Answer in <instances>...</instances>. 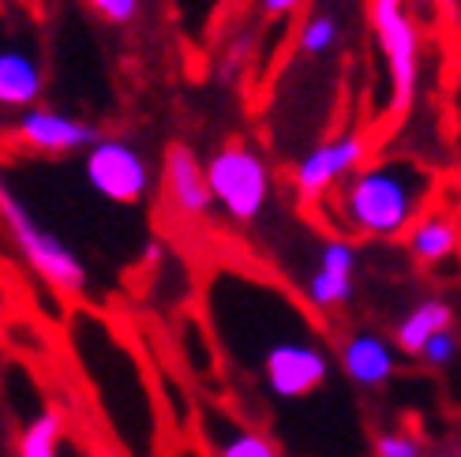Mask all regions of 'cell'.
<instances>
[{
	"instance_id": "cell-1",
	"label": "cell",
	"mask_w": 461,
	"mask_h": 457,
	"mask_svg": "<svg viewBox=\"0 0 461 457\" xmlns=\"http://www.w3.org/2000/svg\"><path fill=\"white\" fill-rule=\"evenodd\" d=\"M435 173L412 157H375L364 162L334 195L338 221L357 237L394 240L428 214Z\"/></svg>"
},
{
	"instance_id": "cell-8",
	"label": "cell",
	"mask_w": 461,
	"mask_h": 457,
	"mask_svg": "<svg viewBox=\"0 0 461 457\" xmlns=\"http://www.w3.org/2000/svg\"><path fill=\"white\" fill-rule=\"evenodd\" d=\"M12 135L19 147H27L34 154H76V150H90L102 139V131L90 121L68 117V112L50 105L23 109L12 124Z\"/></svg>"
},
{
	"instance_id": "cell-12",
	"label": "cell",
	"mask_w": 461,
	"mask_h": 457,
	"mask_svg": "<svg viewBox=\"0 0 461 457\" xmlns=\"http://www.w3.org/2000/svg\"><path fill=\"white\" fill-rule=\"evenodd\" d=\"M338 363L345 379L364 390H375V386L390 382L398 372V345L394 337H386L379 330H353L341 341L338 349Z\"/></svg>"
},
{
	"instance_id": "cell-16",
	"label": "cell",
	"mask_w": 461,
	"mask_h": 457,
	"mask_svg": "<svg viewBox=\"0 0 461 457\" xmlns=\"http://www.w3.org/2000/svg\"><path fill=\"white\" fill-rule=\"evenodd\" d=\"M60 439H64V417L57 408H41L38 417L23 424L15 439V457H60Z\"/></svg>"
},
{
	"instance_id": "cell-19",
	"label": "cell",
	"mask_w": 461,
	"mask_h": 457,
	"mask_svg": "<svg viewBox=\"0 0 461 457\" xmlns=\"http://www.w3.org/2000/svg\"><path fill=\"white\" fill-rule=\"evenodd\" d=\"M375 457H424V446L409 431H383L375 439Z\"/></svg>"
},
{
	"instance_id": "cell-18",
	"label": "cell",
	"mask_w": 461,
	"mask_h": 457,
	"mask_svg": "<svg viewBox=\"0 0 461 457\" xmlns=\"http://www.w3.org/2000/svg\"><path fill=\"white\" fill-rule=\"evenodd\" d=\"M457 353H461L457 334H454V330H443V334H435L428 345H424L420 360L428 363V368H450V363L457 360Z\"/></svg>"
},
{
	"instance_id": "cell-11",
	"label": "cell",
	"mask_w": 461,
	"mask_h": 457,
	"mask_svg": "<svg viewBox=\"0 0 461 457\" xmlns=\"http://www.w3.org/2000/svg\"><path fill=\"white\" fill-rule=\"evenodd\" d=\"M161 188H166L169 207L180 218H206L218 207L206 166L195 157V150L184 147V143H173L166 150V162H161Z\"/></svg>"
},
{
	"instance_id": "cell-5",
	"label": "cell",
	"mask_w": 461,
	"mask_h": 457,
	"mask_svg": "<svg viewBox=\"0 0 461 457\" xmlns=\"http://www.w3.org/2000/svg\"><path fill=\"white\" fill-rule=\"evenodd\" d=\"M206 176H211V192L221 214L237 225H256L270 202L274 180L270 166L263 162V154L256 147L229 143L211 154L206 162Z\"/></svg>"
},
{
	"instance_id": "cell-9",
	"label": "cell",
	"mask_w": 461,
	"mask_h": 457,
	"mask_svg": "<svg viewBox=\"0 0 461 457\" xmlns=\"http://www.w3.org/2000/svg\"><path fill=\"white\" fill-rule=\"evenodd\" d=\"M357 292V247L349 240H322L315 251V270L304 278V300L315 311L349 304Z\"/></svg>"
},
{
	"instance_id": "cell-21",
	"label": "cell",
	"mask_w": 461,
	"mask_h": 457,
	"mask_svg": "<svg viewBox=\"0 0 461 457\" xmlns=\"http://www.w3.org/2000/svg\"><path fill=\"white\" fill-rule=\"evenodd\" d=\"M259 4H263L267 15H289L293 8H301L304 0H259Z\"/></svg>"
},
{
	"instance_id": "cell-23",
	"label": "cell",
	"mask_w": 461,
	"mask_h": 457,
	"mask_svg": "<svg viewBox=\"0 0 461 457\" xmlns=\"http://www.w3.org/2000/svg\"><path fill=\"white\" fill-rule=\"evenodd\" d=\"M409 4H412V8H435L439 0H409Z\"/></svg>"
},
{
	"instance_id": "cell-13",
	"label": "cell",
	"mask_w": 461,
	"mask_h": 457,
	"mask_svg": "<svg viewBox=\"0 0 461 457\" xmlns=\"http://www.w3.org/2000/svg\"><path fill=\"white\" fill-rule=\"evenodd\" d=\"M45 90V67L38 60V45L8 34L0 45V105L5 109H31Z\"/></svg>"
},
{
	"instance_id": "cell-20",
	"label": "cell",
	"mask_w": 461,
	"mask_h": 457,
	"mask_svg": "<svg viewBox=\"0 0 461 457\" xmlns=\"http://www.w3.org/2000/svg\"><path fill=\"white\" fill-rule=\"evenodd\" d=\"M90 8H95L105 22H131L135 15H140V8H143V0H90Z\"/></svg>"
},
{
	"instance_id": "cell-22",
	"label": "cell",
	"mask_w": 461,
	"mask_h": 457,
	"mask_svg": "<svg viewBox=\"0 0 461 457\" xmlns=\"http://www.w3.org/2000/svg\"><path fill=\"white\" fill-rule=\"evenodd\" d=\"M435 8H439V12H443V19H447V22H454V27L461 22V0H439Z\"/></svg>"
},
{
	"instance_id": "cell-4",
	"label": "cell",
	"mask_w": 461,
	"mask_h": 457,
	"mask_svg": "<svg viewBox=\"0 0 461 457\" xmlns=\"http://www.w3.org/2000/svg\"><path fill=\"white\" fill-rule=\"evenodd\" d=\"M367 22L375 31L390 79V117H405L420 90V27L409 0H367Z\"/></svg>"
},
{
	"instance_id": "cell-14",
	"label": "cell",
	"mask_w": 461,
	"mask_h": 457,
	"mask_svg": "<svg viewBox=\"0 0 461 457\" xmlns=\"http://www.w3.org/2000/svg\"><path fill=\"white\" fill-rule=\"evenodd\" d=\"M443 330H454V308L447 300H439V296H424V300H417L398 318L394 345L405 356H420L428 341Z\"/></svg>"
},
{
	"instance_id": "cell-10",
	"label": "cell",
	"mask_w": 461,
	"mask_h": 457,
	"mask_svg": "<svg viewBox=\"0 0 461 457\" xmlns=\"http://www.w3.org/2000/svg\"><path fill=\"white\" fill-rule=\"evenodd\" d=\"M199 439L206 457H282L278 443L267 431L251 427L225 405H203L199 413Z\"/></svg>"
},
{
	"instance_id": "cell-3",
	"label": "cell",
	"mask_w": 461,
	"mask_h": 457,
	"mask_svg": "<svg viewBox=\"0 0 461 457\" xmlns=\"http://www.w3.org/2000/svg\"><path fill=\"white\" fill-rule=\"evenodd\" d=\"M0 214H5L12 244L19 251V259L31 266V273H38L45 285L64 292V296H76L86 289V266L79 259V251L72 244H64L53 228H45L27 207H23V199L12 195L8 184L0 188Z\"/></svg>"
},
{
	"instance_id": "cell-2",
	"label": "cell",
	"mask_w": 461,
	"mask_h": 457,
	"mask_svg": "<svg viewBox=\"0 0 461 457\" xmlns=\"http://www.w3.org/2000/svg\"><path fill=\"white\" fill-rule=\"evenodd\" d=\"M256 379L274 401L282 405L304 401L327 386L330 353L322 349V341L301 318H293L282 334L267 337V349L259 353V363H256Z\"/></svg>"
},
{
	"instance_id": "cell-17",
	"label": "cell",
	"mask_w": 461,
	"mask_h": 457,
	"mask_svg": "<svg viewBox=\"0 0 461 457\" xmlns=\"http://www.w3.org/2000/svg\"><path fill=\"white\" fill-rule=\"evenodd\" d=\"M334 41H338V22L334 15H308L301 22V53L308 57H322V53H330L334 49Z\"/></svg>"
},
{
	"instance_id": "cell-15",
	"label": "cell",
	"mask_w": 461,
	"mask_h": 457,
	"mask_svg": "<svg viewBox=\"0 0 461 457\" xmlns=\"http://www.w3.org/2000/svg\"><path fill=\"white\" fill-rule=\"evenodd\" d=\"M405 244H409V255L417 259L420 266H439L447 259L457 255V244H461V228L450 214H439V211H428L417 218V225L405 233Z\"/></svg>"
},
{
	"instance_id": "cell-6",
	"label": "cell",
	"mask_w": 461,
	"mask_h": 457,
	"mask_svg": "<svg viewBox=\"0 0 461 457\" xmlns=\"http://www.w3.org/2000/svg\"><path fill=\"white\" fill-rule=\"evenodd\" d=\"M83 176L105 202L135 207L150 192V162L128 139H102L83 154Z\"/></svg>"
},
{
	"instance_id": "cell-24",
	"label": "cell",
	"mask_w": 461,
	"mask_h": 457,
	"mask_svg": "<svg viewBox=\"0 0 461 457\" xmlns=\"http://www.w3.org/2000/svg\"><path fill=\"white\" fill-rule=\"evenodd\" d=\"M439 457H461V450H450V453H439Z\"/></svg>"
},
{
	"instance_id": "cell-7",
	"label": "cell",
	"mask_w": 461,
	"mask_h": 457,
	"mask_svg": "<svg viewBox=\"0 0 461 457\" xmlns=\"http://www.w3.org/2000/svg\"><path fill=\"white\" fill-rule=\"evenodd\" d=\"M367 162V139L360 131H341L334 139L312 147L293 169V188L304 202H315L338 184H345Z\"/></svg>"
}]
</instances>
